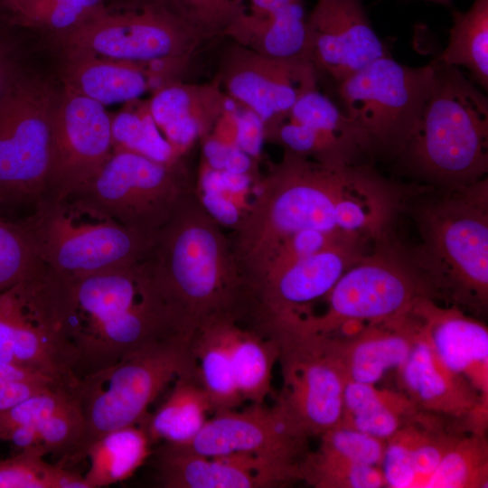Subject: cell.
Returning a JSON list of instances; mask_svg holds the SVG:
<instances>
[{"label":"cell","instance_id":"cell-1","mask_svg":"<svg viewBox=\"0 0 488 488\" xmlns=\"http://www.w3.org/2000/svg\"><path fill=\"white\" fill-rule=\"evenodd\" d=\"M230 239L246 283L294 233L318 230L369 242L385 227L393 183L368 164H329L285 150L255 184Z\"/></svg>","mask_w":488,"mask_h":488},{"label":"cell","instance_id":"cell-2","mask_svg":"<svg viewBox=\"0 0 488 488\" xmlns=\"http://www.w3.org/2000/svg\"><path fill=\"white\" fill-rule=\"evenodd\" d=\"M55 277L58 334L78 380L145 345L192 337L153 289L142 261L80 278Z\"/></svg>","mask_w":488,"mask_h":488},{"label":"cell","instance_id":"cell-3","mask_svg":"<svg viewBox=\"0 0 488 488\" xmlns=\"http://www.w3.org/2000/svg\"><path fill=\"white\" fill-rule=\"evenodd\" d=\"M221 228L193 192L155 234L142 261L153 289L192 335L211 320L238 315L247 295Z\"/></svg>","mask_w":488,"mask_h":488},{"label":"cell","instance_id":"cell-4","mask_svg":"<svg viewBox=\"0 0 488 488\" xmlns=\"http://www.w3.org/2000/svg\"><path fill=\"white\" fill-rule=\"evenodd\" d=\"M432 62V89L397 158L426 183L457 189L487 174L488 99L458 67Z\"/></svg>","mask_w":488,"mask_h":488},{"label":"cell","instance_id":"cell-5","mask_svg":"<svg viewBox=\"0 0 488 488\" xmlns=\"http://www.w3.org/2000/svg\"><path fill=\"white\" fill-rule=\"evenodd\" d=\"M416 213L421 245L411 262L433 295L483 309L488 302V184L444 190Z\"/></svg>","mask_w":488,"mask_h":488},{"label":"cell","instance_id":"cell-6","mask_svg":"<svg viewBox=\"0 0 488 488\" xmlns=\"http://www.w3.org/2000/svg\"><path fill=\"white\" fill-rule=\"evenodd\" d=\"M23 222L39 262L52 274L75 279L133 266L155 237L134 230L81 200L43 196Z\"/></svg>","mask_w":488,"mask_h":488},{"label":"cell","instance_id":"cell-7","mask_svg":"<svg viewBox=\"0 0 488 488\" xmlns=\"http://www.w3.org/2000/svg\"><path fill=\"white\" fill-rule=\"evenodd\" d=\"M192 338L177 336L145 345L77 381L73 390L84 432L66 466L82 460L89 446L103 435L141 423L168 383L196 371Z\"/></svg>","mask_w":488,"mask_h":488},{"label":"cell","instance_id":"cell-8","mask_svg":"<svg viewBox=\"0 0 488 488\" xmlns=\"http://www.w3.org/2000/svg\"><path fill=\"white\" fill-rule=\"evenodd\" d=\"M421 296L434 295L408 255L385 236L336 282L326 296L324 314H306L281 325L303 333L333 334L348 324L401 319Z\"/></svg>","mask_w":488,"mask_h":488},{"label":"cell","instance_id":"cell-9","mask_svg":"<svg viewBox=\"0 0 488 488\" xmlns=\"http://www.w3.org/2000/svg\"><path fill=\"white\" fill-rule=\"evenodd\" d=\"M50 39L60 51L141 64L165 62L179 69L203 43L165 0L107 1L80 26Z\"/></svg>","mask_w":488,"mask_h":488},{"label":"cell","instance_id":"cell-10","mask_svg":"<svg viewBox=\"0 0 488 488\" xmlns=\"http://www.w3.org/2000/svg\"><path fill=\"white\" fill-rule=\"evenodd\" d=\"M194 191L184 157L161 163L136 153L113 150L98 174L69 196L155 237Z\"/></svg>","mask_w":488,"mask_h":488},{"label":"cell","instance_id":"cell-11","mask_svg":"<svg viewBox=\"0 0 488 488\" xmlns=\"http://www.w3.org/2000/svg\"><path fill=\"white\" fill-rule=\"evenodd\" d=\"M434 74L432 61L409 67L389 55L338 83L343 111L362 133L368 155L397 158L430 93Z\"/></svg>","mask_w":488,"mask_h":488},{"label":"cell","instance_id":"cell-12","mask_svg":"<svg viewBox=\"0 0 488 488\" xmlns=\"http://www.w3.org/2000/svg\"><path fill=\"white\" fill-rule=\"evenodd\" d=\"M59 91L18 72L0 100V199L35 203L46 193Z\"/></svg>","mask_w":488,"mask_h":488},{"label":"cell","instance_id":"cell-13","mask_svg":"<svg viewBox=\"0 0 488 488\" xmlns=\"http://www.w3.org/2000/svg\"><path fill=\"white\" fill-rule=\"evenodd\" d=\"M279 345L277 404L310 436L341 424L346 378L326 335L267 327Z\"/></svg>","mask_w":488,"mask_h":488},{"label":"cell","instance_id":"cell-14","mask_svg":"<svg viewBox=\"0 0 488 488\" xmlns=\"http://www.w3.org/2000/svg\"><path fill=\"white\" fill-rule=\"evenodd\" d=\"M0 362L31 368L65 384L75 380L58 335L52 278L42 265L0 292Z\"/></svg>","mask_w":488,"mask_h":488},{"label":"cell","instance_id":"cell-15","mask_svg":"<svg viewBox=\"0 0 488 488\" xmlns=\"http://www.w3.org/2000/svg\"><path fill=\"white\" fill-rule=\"evenodd\" d=\"M316 74L309 61L272 58L231 42L214 80L230 99L260 118L269 141L300 96L317 88Z\"/></svg>","mask_w":488,"mask_h":488},{"label":"cell","instance_id":"cell-16","mask_svg":"<svg viewBox=\"0 0 488 488\" xmlns=\"http://www.w3.org/2000/svg\"><path fill=\"white\" fill-rule=\"evenodd\" d=\"M112 152L111 114L100 103L62 87L52 117L44 196L68 197L98 174Z\"/></svg>","mask_w":488,"mask_h":488},{"label":"cell","instance_id":"cell-17","mask_svg":"<svg viewBox=\"0 0 488 488\" xmlns=\"http://www.w3.org/2000/svg\"><path fill=\"white\" fill-rule=\"evenodd\" d=\"M309 436L277 405L215 412L187 445L206 456L249 455L300 471Z\"/></svg>","mask_w":488,"mask_h":488},{"label":"cell","instance_id":"cell-18","mask_svg":"<svg viewBox=\"0 0 488 488\" xmlns=\"http://www.w3.org/2000/svg\"><path fill=\"white\" fill-rule=\"evenodd\" d=\"M307 52L316 70L340 83L389 51L361 0H316L306 17Z\"/></svg>","mask_w":488,"mask_h":488},{"label":"cell","instance_id":"cell-19","mask_svg":"<svg viewBox=\"0 0 488 488\" xmlns=\"http://www.w3.org/2000/svg\"><path fill=\"white\" fill-rule=\"evenodd\" d=\"M366 245L335 244L252 285L248 294L258 303L261 322L283 323L304 315L310 304L327 296L343 273L368 252Z\"/></svg>","mask_w":488,"mask_h":488},{"label":"cell","instance_id":"cell-20","mask_svg":"<svg viewBox=\"0 0 488 488\" xmlns=\"http://www.w3.org/2000/svg\"><path fill=\"white\" fill-rule=\"evenodd\" d=\"M411 352L398 368L403 392L420 410L462 420L468 431L485 432L488 399L439 360L416 322Z\"/></svg>","mask_w":488,"mask_h":488},{"label":"cell","instance_id":"cell-21","mask_svg":"<svg viewBox=\"0 0 488 488\" xmlns=\"http://www.w3.org/2000/svg\"><path fill=\"white\" fill-rule=\"evenodd\" d=\"M157 469L166 488H261L299 480L296 468L256 456H206L167 443L158 454Z\"/></svg>","mask_w":488,"mask_h":488},{"label":"cell","instance_id":"cell-22","mask_svg":"<svg viewBox=\"0 0 488 488\" xmlns=\"http://www.w3.org/2000/svg\"><path fill=\"white\" fill-rule=\"evenodd\" d=\"M410 313L439 360L488 399L487 327L457 306H439L429 296L419 297Z\"/></svg>","mask_w":488,"mask_h":488},{"label":"cell","instance_id":"cell-23","mask_svg":"<svg viewBox=\"0 0 488 488\" xmlns=\"http://www.w3.org/2000/svg\"><path fill=\"white\" fill-rule=\"evenodd\" d=\"M229 97L214 80L195 84L170 80L148 99L151 114L177 158L203 140L228 111Z\"/></svg>","mask_w":488,"mask_h":488},{"label":"cell","instance_id":"cell-24","mask_svg":"<svg viewBox=\"0 0 488 488\" xmlns=\"http://www.w3.org/2000/svg\"><path fill=\"white\" fill-rule=\"evenodd\" d=\"M61 79L63 87L103 106L140 99L165 83L152 64H141L65 50Z\"/></svg>","mask_w":488,"mask_h":488},{"label":"cell","instance_id":"cell-25","mask_svg":"<svg viewBox=\"0 0 488 488\" xmlns=\"http://www.w3.org/2000/svg\"><path fill=\"white\" fill-rule=\"evenodd\" d=\"M416 328L411 314L389 323L367 324L349 335H326L346 380L376 384L408 357Z\"/></svg>","mask_w":488,"mask_h":488},{"label":"cell","instance_id":"cell-26","mask_svg":"<svg viewBox=\"0 0 488 488\" xmlns=\"http://www.w3.org/2000/svg\"><path fill=\"white\" fill-rule=\"evenodd\" d=\"M225 36L268 57L310 61L303 0H274L245 8Z\"/></svg>","mask_w":488,"mask_h":488},{"label":"cell","instance_id":"cell-27","mask_svg":"<svg viewBox=\"0 0 488 488\" xmlns=\"http://www.w3.org/2000/svg\"><path fill=\"white\" fill-rule=\"evenodd\" d=\"M419 410L403 391L346 380L340 425L386 441Z\"/></svg>","mask_w":488,"mask_h":488},{"label":"cell","instance_id":"cell-28","mask_svg":"<svg viewBox=\"0 0 488 488\" xmlns=\"http://www.w3.org/2000/svg\"><path fill=\"white\" fill-rule=\"evenodd\" d=\"M209 412H214L212 404L195 371L176 378L164 402L142 422L152 443L185 446L200 432Z\"/></svg>","mask_w":488,"mask_h":488},{"label":"cell","instance_id":"cell-29","mask_svg":"<svg viewBox=\"0 0 488 488\" xmlns=\"http://www.w3.org/2000/svg\"><path fill=\"white\" fill-rule=\"evenodd\" d=\"M238 315L224 317V332L234 375L243 400L263 404L271 390L272 371L278 360L279 345L268 331L264 337L258 331L243 329Z\"/></svg>","mask_w":488,"mask_h":488},{"label":"cell","instance_id":"cell-30","mask_svg":"<svg viewBox=\"0 0 488 488\" xmlns=\"http://www.w3.org/2000/svg\"><path fill=\"white\" fill-rule=\"evenodd\" d=\"M151 440L143 422L110 431L86 451L89 466L84 474L89 488L130 478L151 455Z\"/></svg>","mask_w":488,"mask_h":488},{"label":"cell","instance_id":"cell-31","mask_svg":"<svg viewBox=\"0 0 488 488\" xmlns=\"http://www.w3.org/2000/svg\"><path fill=\"white\" fill-rule=\"evenodd\" d=\"M224 317L201 326L192 341L197 377L211 399L214 413L235 409L243 401L225 336Z\"/></svg>","mask_w":488,"mask_h":488},{"label":"cell","instance_id":"cell-32","mask_svg":"<svg viewBox=\"0 0 488 488\" xmlns=\"http://www.w3.org/2000/svg\"><path fill=\"white\" fill-rule=\"evenodd\" d=\"M446 65L467 69L488 89V0H474L465 12L453 13L448 43L437 57Z\"/></svg>","mask_w":488,"mask_h":488},{"label":"cell","instance_id":"cell-33","mask_svg":"<svg viewBox=\"0 0 488 488\" xmlns=\"http://www.w3.org/2000/svg\"><path fill=\"white\" fill-rule=\"evenodd\" d=\"M287 117L321 133L350 164H358L360 155H368L358 126L317 88L301 95Z\"/></svg>","mask_w":488,"mask_h":488},{"label":"cell","instance_id":"cell-34","mask_svg":"<svg viewBox=\"0 0 488 488\" xmlns=\"http://www.w3.org/2000/svg\"><path fill=\"white\" fill-rule=\"evenodd\" d=\"M108 0H0L9 24L37 30L49 38L80 26Z\"/></svg>","mask_w":488,"mask_h":488},{"label":"cell","instance_id":"cell-35","mask_svg":"<svg viewBox=\"0 0 488 488\" xmlns=\"http://www.w3.org/2000/svg\"><path fill=\"white\" fill-rule=\"evenodd\" d=\"M111 134L113 150L136 153L161 163L180 159L155 122L148 100L127 102L111 114Z\"/></svg>","mask_w":488,"mask_h":488},{"label":"cell","instance_id":"cell-36","mask_svg":"<svg viewBox=\"0 0 488 488\" xmlns=\"http://www.w3.org/2000/svg\"><path fill=\"white\" fill-rule=\"evenodd\" d=\"M488 443L485 433L460 436L427 480L425 488H486Z\"/></svg>","mask_w":488,"mask_h":488},{"label":"cell","instance_id":"cell-37","mask_svg":"<svg viewBox=\"0 0 488 488\" xmlns=\"http://www.w3.org/2000/svg\"><path fill=\"white\" fill-rule=\"evenodd\" d=\"M38 448L0 461V488H89L84 475L44 460Z\"/></svg>","mask_w":488,"mask_h":488},{"label":"cell","instance_id":"cell-38","mask_svg":"<svg viewBox=\"0 0 488 488\" xmlns=\"http://www.w3.org/2000/svg\"><path fill=\"white\" fill-rule=\"evenodd\" d=\"M299 479L316 488L386 487L380 466L359 464L308 452L303 459Z\"/></svg>","mask_w":488,"mask_h":488},{"label":"cell","instance_id":"cell-39","mask_svg":"<svg viewBox=\"0 0 488 488\" xmlns=\"http://www.w3.org/2000/svg\"><path fill=\"white\" fill-rule=\"evenodd\" d=\"M165 2L203 42L225 36L246 8L245 0H165Z\"/></svg>","mask_w":488,"mask_h":488},{"label":"cell","instance_id":"cell-40","mask_svg":"<svg viewBox=\"0 0 488 488\" xmlns=\"http://www.w3.org/2000/svg\"><path fill=\"white\" fill-rule=\"evenodd\" d=\"M40 266L23 222L0 221V292L26 278Z\"/></svg>","mask_w":488,"mask_h":488},{"label":"cell","instance_id":"cell-41","mask_svg":"<svg viewBox=\"0 0 488 488\" xmlns=\"http://www.w3.org/2000/svg\"><path fill=\"white\" fill-rule=\"evenodd\" d=\"M36 427L38 448L45 455H61V463L58 465L66 467L84 432V418L76 395L67 405Z\"/></svg>","mask_w":488,"mask_h":488},{"label":"cell","instance_id":"cell-42","mask_svg":"<svg viewBox=\"0 0 488 488\" xmlns=\"http://www.w3.org/2000/svg\"><path fill=\"white\" fill-rule=\"evenodd\" d=\"M317 454L359 464L380 466L385 441L339 425L321 436Z\"/></svg>","mask_w":488,"mask_h":488},{"label":"cell","instance_id":"cell-43","mask_svg":"<svg viewBox=\"0 0 488 488\" xmlns=\"http://www.w3.org/2000/svg\"><path fill=\"white\" fill-rule=\"evenodd\" d=\"M74 397L73 387L59 385L26 399L0 414V440L13 428L38 424L67 405Z\"/></svg>","mask_w":488,"mask_h":488},{"label":"cell","instance_id":"cell-44","mask_svg":"<svg viewBox=\"0 0 488 488\" xmlns=\"http://www.w3.org/2000/svg\"><path fill=\"white\" fill-rule=\"evenodd\" d=\"M232 116L235 145L258 163L266 141L263 122L254 112L245 108L233 112Z\"/></svg>","mask_w":488,"mask_h":488},{"label":"cell","instance_id":"cell-45","mask_svg":"<svg viewBox=\"0 0 488 488\" xmlns=\"http://www.w3.org/2000/svg\"><path fill=\"white\" fill-rule=\"evenodd\" d=\"M59 385L67 384L52 380H19L0 382V414L39 392Z\"/></svg>","mask_w":488,"mask_h":488},{"label":"cell","instance_id":"cell-46","mask_svg":"<svg viewBox=\"0 0 488 488\" xmlns=\"http://www.w3.org/2000/svg\"><path fill=\"white\" fill-rule=\"evenodd\" d=\"M197 199L206 212L221 226L233 230L244 216L243 211L222 192H196Z\"/></svg>","mask_w":488,"mask_h":488},{"label":"cell","instance_id":"cell-47","mask_svg":"<svg viewBox=\"0 0 488 488\" xmlns=\"http://www.w3.org/2000/svg\"><path fill=\"white\" fill-rule=\"evenodd\" d=\"M19 380H52L59 381L47 374L31 368L0 362V382Z\"/></svg>","mask_w":488,"mask_h":488},{"label":"cell","instance_id":"cell-48","mask_svg":"<svg viewBox=\"0 0 488 488\" xmlns=\"http://www.w3.org/2000/svg\"><path fill=\"white\" fill-rule=\"evenodd\" d=\"M12 52L0 41V100L18 74Z\"/></svg>","mask_w":488,"mask_h":488},{"label":"cell","instance_id":"cell-49","mask_svg":"<svg viewBox=\"0 0 488 488\" xmlns=\"http://www.w3.org/2000/svg\"><path fill=\"white\" fill-rule=\"evenodd\" d=\"M423 1H428L432 3L439 4V5H450L452 2V0H423Z\"/></svg>","mask_w":488,"mask_h":488},{"label":"cell","instance_id":"cell-50","mask_svg":"<svg viewBox=\"0 0 488 488\" xmlns=\"http://www.w3.org/2000/svg\"><path fill=\"white\" fill-rule=\"evenodd\" d=\"M0 18H2L1 6H0Z\"/></svg>","mask_w":488,"mask_h":488},{"label":"cell","instance_id":"cell-51","mask_svg":"<svg viewBox=\"0 0 488 488\" xmlns=\"http://www.w3.org/2000/svg\"><path fill=\"white\" fill-rule=\"evenodd\" d=\"M2 202L1 199H0V203ZM1 221V220H0Z\"/></svg>","mask_w":488,"mask_h":488}]
</instances>
